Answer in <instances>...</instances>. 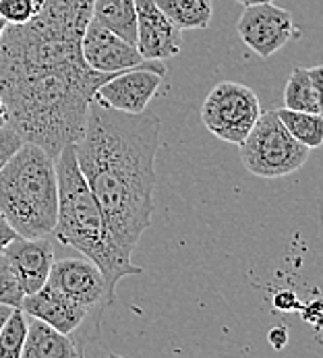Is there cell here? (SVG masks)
Instances as JSON below:
<instances>
[{
    "instance_id": "obj_1",
    "label": "cell",
    "mask_w": 323,
    "mask_h": 358,
    "mask_svg": "<svg viewBox=\"0 0 323 358\" xmlns=\"http://www.w3.org/2000/svg\"><path fill=\"white\" fill-rule=\"evenodd\" d=\"M83 34L38 13L23 25H6L0 38L6 124L54 159L79 141L98 87L114 75L85 62Z\"/></svg>"
},
{
    "instance_id": "obj_2",
    "label": "cell",
    "mask_w": 323,
    "mask_h": 358,
    "mask_svg": "<svg viewBox=\"0 0 323 358\" xmlns=\"http://www.w3.org/2000/svg\"><path fill=\"white\" fill-rule=\"evenodd\" d=\"M160 133L156 114H129L94 100L85 131L75 143L77 164L116 241L129 253L152 226Z\"/></svg>"
},
{
    "instance_id": "obj_3",
    "label": "cell",
    "mask_w": 323,
    "mask_h": 358,
    "mask_svg": "<svg viewBox=\"0 0 323 358\" xmlns=\"http://www.w3.org/2000/svg\"><path fill=\"white\" fill-rule=\"evenodd\" d=\"M58 176V215L52 234L64 247L92 259L104 273L108 290L116 296V286L129 275H141L143 269L133 263L114 236L106 215L92 193L79 164L75 145H66L56 157Z\"/></svg>"
},
{
    "instance_id": "obj_4",
    "label": "cell",
    "mask_w": 323,
    "mask_h": 358,
    "mask_svg": "<svg viewBox=\"0 0 323 358\" xmlns=\"http://www.w3.org/2000/svg\"><path fill=\"white\" fill-rule=\"evenodd\" d=\"M0 213L25 238L50 236L58 215L56 159L44 148L23 141L0 168Z\"/></svg>"
},
{
    "instance_id": "obj_5",
    "label": "cell",
    "mask_w": 323,
    "mask_h": 358,
    "mask_svg": "<svg viewBox=\"0 0 323 358\" xmlns=\"http://www.w3.org/2000/svg\"><path fill=\"white\" fill-rule=\"evenodd\" d=\"M241 148L243 166L259 178H282L301 170L311 150L296 141L275 110L261 112Z\"/></svg>"
},
{
    "instance_id": "obj_6",
    "label": "cell",
    "mask_w": 323,
    "mask_h": 358,
    "mask_svg": "<svg viewBox=\"0 0 323 358\" xmlns=\"http://www.w3.org/2000/svg\"><path fill=\"white\" fill-rule=\"evenodd\" d=\"M261 116L257 94L234 81H222L208 94L201 106L203 127L226 143L241 145Z\"/></svg>"
},
{
    "instance_id": "obj_7",
    "label": "cell",
    "mask_w": 323,
    "mask_h": 358,
    "mask_svg": "<svg viewBox=\"0 0 323 358\" xmlns=\"http://www.w3.org/2000/svg\"><path fill=\"white\" fill-rule=\"evenodd\" d=\"M164 75H166L164 60H150L141 66L118 71L106 83L98 87L94 100L112 110L141 114L156 98Z\"/></svg>"
},
{
    "instance_id": "obj_8",
    "label": "cell",
    "mask_w": 323,
    "mask_h": 358,
    "mask_svg": "<svg viewBox=\"0 0 323 358\" xmlns=\"http://www.w3.org/2000/svg\"><path fill=\"white\" fill-rule=\"evenodd\" d=\"M236 31L241 40L261 58L273 56L290 44V40L301 38L292 15L273 2L245 6L241 19L236 21Z\"/></svg>"
},
{
    "instance_id": "obj_9",
    "label": "cell",
    "mask_w": 323,
    "mask_h": 358,
    "mask_svg": "<svg viewBox=\"0 0 323 358\" xmlns=\"http://www.w3.org/2000/svg\"><path fill=\"white\" fill-rule=\"evenodd\" d=\"M46 284L89 310L106 307L114 301L108 290L104 273L87 257H66L54 261Z\"/></svg>"
},
{
    "instance_id": "obj_10",
    "label": "cell",
    "mask_w": 323,
    "mask_h": 358,
    "mask_svg": "<svg viewBox=\"0 0 323 358\" xmlns=\"http://www.w3.org/2000/svg\"><path fill=\"white\" fill-rule=\"evenodd\" d=\"M81 50H83L85 62L92 69L102 71V73H118V71L135 69V66L150 62L141 56L137 44L127 42L124 38L116 36L94 17L85 27Z\"/></svg>"
},
{
    "instance_id": "obj_11",
    "label": "cell",
    "mask_w": 323,
    "mask_h": 358,
    "mask_svg": "<svg viewBox=\"0 0 323 358\" xmlns=\"http://www.w3.org/2000/svg\"><path fill=\"white\" fill-rule=\"evenodd\" d=\"M137 4V48L145 60H168L182 50V29H178L156 4V0H135Z\"/></svg>"
},
{
    "instance_id": "obj_12",
    "label": "cell",
    "mask_w": 323,
    "mask_h": 358,
    "mask_svg": "<svg viewBox=\"0 0 323 358\" xmlns=\"http://www.w3.org/2000/svg\"><path fill=\"white\" fill-rule=\"evenodd\" d=\"M2 253L13 265L25 294L38 292L48 282L54 263V249L48 236H44V238L15 236L4 247Z\"/></svg>"
},
{
    "instance_id": "obj_13",
    "label": "cell",
    "mask_w": 323,
    "mask_h": 358,
    "mask_svg": "<svg viewBox=\"0 0 323 358\" xmlns=\"http://www.w3.org/2000/svg\"><path fill=\"white\" fill-rule=\"evenodd\" d=\"M21 308L27 315L46 321L54 329L69 334V336L75 334L85 323L87 315L92 313L89 308L75 303L73 299H69L66 294H62L50 284H44L34 294H25Z\"/></svg>"
},
{
    "instance_id": "obj_14",
    "label": "cell",
    "mask_w": 323,
    "mask_h": 358,
    "mask_svg": "<svg viewBox=\"0 0 323 358\" xmlns=\"http://www.w3.org/2000/svg\"><path fill=\"white\" fill-rule=\"evenodd\" d=\"M27 338L21 358H73L81 357L83 350L69 334H62L46 321L27 315Z\"/></svg>"
},
{
    "instance_id": "obj_15",
    "label": "cell",
    "mask_w": 323,
    "mask_h": 358,
    "mask_svg": "<svg viewBox=\"0 0 323 358\" xmlns=\"http://www.w3.org/2000/svg\"><path fill=\"white\" fill-rule=\"evenodd\" d=\"M94 19L127 42H137L135 0H94Z\"/></svg>"
},
{
    "instance_id": "obj_16",
    "label": "cell",
    "mask_w": 323,
    "mask_h": 358,
    "mask_svg": "<svg viewBox=\"0 0 323 358\" xmlns=\"http://www.w3.org/2000/svg\"><path fill=\"white\" fill-rule=\"evenodd\" d=\"M162 13L178 29H206L214 17L212 0H156Z\"/></svg>"
},
{
    "instance_id": "obj_17",
    "label": "cell",
    "mask_w": 323,
    "mask_h": 358,
    "mask_svg": "<svg viewBox=\"0 0 323 358\" xmlns=\"http://www.w3.org/2000/svg\"><path fill=\"white\" fill-rule=\"evenodd\" d=\"M288 133L307 145L309 150H317L323 145V114L322 112H301L290 108L275 110Z\"/></svg>"
},
{
    "instance_id": "obj_18",
    "label": "cell",
    "mask_w": 323,
    "mask_h": 358,
    "mask_svg": "<svg viewBox=\"0 0 323 358\" xmlns=\"http://www.w3.org/2000/svg\"><path fill=\"white\" fill-rule=\"evenodd\" d=\"M284 108L301 110V112H322L320 96L315 92V85L307 69L303 66L292 69L284 87Z\"/></svg>"
},
{
    "instance_id": "obj_19",
    "label": "cell",
    "mask_w": 323,
    "mask_h": 358,
    "mask_svg": "<svg viewBox=\"0 0 323 358\" xmlns=\"http://www.w3.org/2000/svg\"><path fill=\"white\" fill-rule=\"evenodd\" d=\"M27 313L21 307L10 310L0 329V358H21L27 338Z\"/></svg>"
},
{
    "instance_id": "obj_20",
    "label": "cell",
    "mask_w": 323,
    "mask_h": 358,
    "mask_svg": "<svg viewBox=\"0 0 323 358\" xmlns=\"http://www.w3.org/2000/svg\"><path fill=\"white\" fill-rule=\"evenodd\" d=\"M23 296H25V292L19 284V278H17L13 265L8 263L6 255L0 251V305L21 307Z\"/></svg>"
},
{
    "instance_id": "obj_21",
    "label": "cell",
    "mask_w": 323,
    "mask_h": 358,
    "mask_svg": "<svg viewBox=\"0 0 323 358\" xmlns=\"http://www.w3.org/2000/svg\"><path fill=\"white\" fill-rule=\"evenodd\" d=\"M38 0H0V17L6 25H23L40 13Z\"/></svg>"
},
{
    "instance_id": "obj_22",
    "label": "cell",
    "mask_w": 323,
    "mask_h": 358,
    "mask_svg": "<svg viewBox=\"0 0 323 358\" xmlns=\"http://www.w3.org/2000/svg\"><path fill=\"white\" fill-rule=\"evenodd\" d=\"M23 139L6 124V127H0V168L6 164V159L15 154L19 148H21Z\"/></svg>"
},
{
    "instance_id": "obj_23",
    "label": "cell",
    "mask_w": 323,
    "mask_h": 358,
    "mask_svg": "<svg viewBox=\"0 0 323 358\" xmlns=\"http://www.w3.org/2000/svg\"><path fill=\"white\" fill-rule=\"evenodd\" d=\"M307 71H309V77H311V81H313V85H315L317 96H320V106H322L323 112V64L311 66V69H307Z\"/></svg>"
},
{
    "instance_id": "obj_24",
    "label": "cell",
    "mask_w": 323,
    "mask_h": 358,
    "mask_svg": "<svg viewBox=\"0 0 323 358\" xmlns=\"http://www.w3.org/2000/svg\"><path fill=\"white\" fill-rule=\"evenodd\" d=\"M268 340L271 342V346H273L275 350H282L284 344L288 342V331H286L284 327H273L268 334Z\"/></svg>"
},
{
    "instance_id": "obj_25",
    "label": "cell",
    "mask_w": 323,
    "mask_h": 358,
    "mask_svg": "<svg viewBox=\"0 0 323 358\" xmlns=\"http://www.w3.org/2000/svg\"><path fill=\"white\" fill-rule=\"evenodd\" d=\"M15 236H19V234L8 226V222H6L4 215L0 213V251H4V247H6Z\"/></svg>"
},
{
    "instance_id": "obj_26",
    "label": "cell",
    "mask_w": 323,
    "mask_h": 358,
    "mask_svg": "<svg viewBox=\"0 0 323 358\" xmlns=\"http://www.w3.org/2000/svg\"><path fill=\"white\" fill-rule=\"evenodd\" d=\"M15 307H8V305H0V329H2V325H4V321L8 319V315H10V310Z\"/></svg>"
},
{
    "instance_id": "obj_27",
    "label": "cell",
    "mask_w": 323,
    "mask_h": 358,
    "mask_svg": "<svg viewBox=\"0 0 323 358\" xmlns=\"http://www.w3.org/2000/svg\"><path fill=\"white\" fill-rule=\"evenodd\" d=\"M243 6H253V4H264V2H273V0H234Z\"/></svg>"
},
{
    "instance_id": "obj_28",
    "label": "cell",
    "mask_w": 323,
    "mask_h": 358,
    "mask_svg": "<svg viewBox=\"0 0 323 358\" xmlns=\"http://www.w3.org/2000/svg\"><path fill=\"white\" fill-rule=\"evenodd\" d=\"M0 127H6V110H4L2 98H0Z\"/></svg>"
},
{
    "instance_id": "obj_29",
    "label": "cell",
    "mask_w": 323,
    "mask_h": 358,
    "mask_svg": "<svg viewBox=\"0 0 323 358\" xmlns=\"http://www.w3.org/2000/svg\"><path fill=\"white\" fill-rule=\"evenodd\" d=\"M4 29H6V21L0 17V38H2V34H4Z\"/></svg>"
},
{
    "instance_id": "obj_30",
    "label": "cell",
    "mask_w": 323,
    "mask_h": 358,
    "mask_svg": "<svg viewBox=\"0 0 323 358\" xmlns=\"http://www.w3.org/2000/svg\"><path fill=\"white\" fill-rule=\"evenodd\" d=\"M38 2H40V4H42V2H44V0H38Z\"/></svg>"
}]
</instances>
